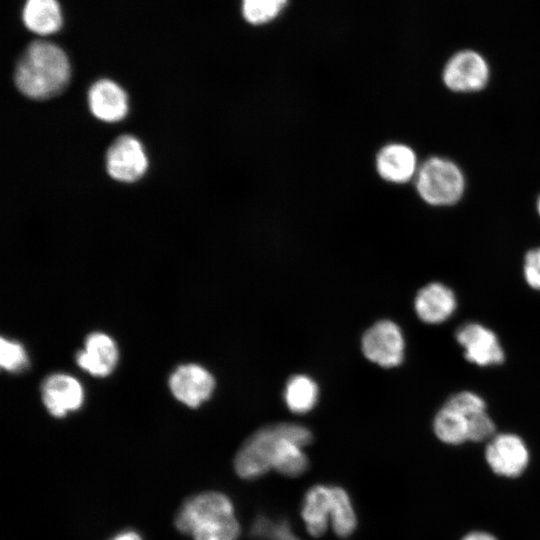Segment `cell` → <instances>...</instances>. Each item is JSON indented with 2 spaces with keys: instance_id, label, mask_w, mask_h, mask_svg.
Returning <instances> with one entry per match:
<instances>
[{
  "instance_id": "1",
  "label": "cell",
  "mask_w": 540,
  "mask_h": 540,
  "mask_svg": "<svg viewBox=\"0 0 540 540\" xmlns=\"http://www.w3.org/2000/svg\"><path fill=\"white\" fill-rule=\"evenodd\" d=\"M14 77L18 90L26 97L48 99L67 85L70 78L69 59L56 44L34 41L19 58Z\"/></svg>"
},
{
  "instance_id": "2",
  "label": "cell",
  "mask_w": 540,
  "mask_h": 540,
  "mask_svg": "<svg viewBox=\"0 0 540 540\" xmlns=\"http://www.w3.org/2000/svg\"><path fill=\"white\" fill-rule=\"evenodd\" d=\"M176 528L194 540H238L240 525L231 500L219 492L187 499L175 517Z\"/></svg>"
},
{
  "instance_id": "3",
  "label": "cell",
  "mask_w": 540,
  "mask_h": 540,
  "mask_svg": "<svg viewBox=\"0 0 540 540\" xmlns=\"http://www.w3.org/2000/svg\"><path fill=\"white\" fill-rule=\"evenodd\" d=\"M414 184L418 196L432 206L456 204L465 190V178L458 165L438 156L419 165Z\"/></svg>"
},
{
  "instance_id": "4",
  "label": "cell",
  "mask_w": 540,
  "mask_h": 540,
  "mask_svg": "<svg viewBox=\"0 0 540 540\" xmlns=\"http://www.w3.org/2000/svg\"><path fill=\"white\" fill-rule=\"evenodd\" d=\"M292 426L291 423L272 424L248 437L235 457L237 474L244 479H256L272 469L276 445Z\"/></svg>"
},
{
  "instance_id": "5",
  "label": "cell",
  "mask_w": 540,
  "mask_h": 540,
  "mask_svg": "<svg viewBox=\"0 0 540 540\" xmlns=\"http://www.w3.org/2000/svg\"><path fill=\"white\" fill-rule=\"evenodd\" d=\"M440 74L444 86L453 92H478L488 85L492 68L481 52L464 48L448 57Z\"/></svg>"
},
{
  "instance_id": "6",
  "label": "cell",
  "mask_w": 540,
  "mask_h": 540,
  "mask_svg": "<svg viewBox=\"0 0 540 540\" xmlns=\"http://www.w3.org/2000/svg\"><path fill=\"white\" fill-rule=\"evenodd\" d=\"M464 358L479 367L500 365L505 360L503 346L496 333L479 322L460 326L455 334Z\"/></svg>"
},
{
  "instance_id": "7",
  "label": "cell",
  "mask_w": 540,
  "mask_h": 540,
  "mask_svg": "<svg viewBox=\"0 0 540 540\" xmlns=\"http://www.w3.org/2000/svg\"><path fill=\"white\" fill-rule=\"evenodd\" d=\"M404 349L401 329L389 320L375 323L362 338V350L366 358L385 368L400 365Z\"/></svg>"
},
{
  "instance_id": "8",
  "label": "cell",
  "mask_w": 540,
  "mask_h": 540,
  "mask_svg": "<svg viewBox=\"0 0 540 540\" xmlns=\"http://www.w3.org/2000/svg\"><path fill=\"white\" fill-rule=\"evenodd\" d=\"M485 459L495 474L513 478L527 468L529 450L524 440L514 433L495 434L486 446Z\"/></svg>"
},
{
  "instance_id": "9",
  "label": "cell",
  "mask_w": 540,
  "mask_h": 540,
  "mask_svg": "<svg viewBox=\"0 0 540 540\" xmlns=\"http://www.w3.org/2000/svg\"><path fill=\"white\" fill-rule=\"evenodd\" d=\"M373 165L377 176L393 185H402L414 180L419 168L414 149L402 142H388L382 145L375 153Z\"/></svg>"
},
{
  "instance_id": "10",
  "label": "cell",
  "mask_w": 540,
  "mask_h": 540,
  "mask_svg": "<svg viewBox=\"0 0 540 540\" xmlns=\"http://www.w3.org/2000/svg\"><path fill=\"white\" fill-rule=\"evenodd\" d=\"M148 166L147 157L138 139L131 135L118 137L106 153L109 175L122 182L140 179Z\"/></svg>"
},
{
  "instance_id": "11",
  "label": "cell",
  "mask_w": 540,
  "mask_h": 540,
  "mask_svg": "<svg viewBox=\"0 0 540 540\" xmlns=\"http://www.w3.org/2000/svg\"><path fill=\"white\" fill-rule=\"evenodd\" d=\"M169 386L177 400L191 408H196L211 396L215 381L203 367L186 364L179 366L172 373Z\"/></svg>"
},
{
  "instance_id": "12",
  "label": "cell",
  "mask_w": 540,
  "mask_h": 540,
  "mask_svg": "<svg viewBox=\"0 0 540 540\" xmlns=\"http://www.w3.org/2000/svg\"><path fill=\"white\" fill-rule=\"evenodd\" d=\"M414 308L418 318L431 325L447 321L457 309L454 291L441 282H431L416 294Z\"/></svg>"
},
{
  "instance_id": "13",
  "label": "cell",
  "mask_w": 540,
  "mask_h": 540,
  "mask_svg": "<svg viewBox=\"0 0 540 540\" xmlns=\"http://www.w3.org/2000/svg\"><path fill=\"white\" fill-rule=\"evenodd\" d=\"M41 392L47 410L59 418L79 409L84 398L81 384L74 377L60 373L49 376Z\"/></svg>"
},
{
  "instance_id": "14",
  "label": "cell",
  "mask_w": 540,
  "mask_h": 540,
  "mask_svg": "<svg viewBox=\"0 0 540 540\" xmlns=\"http://www.w3.org/2000/svg\"><path fill=\"white\" fill-rule=\"evenodd\" d=\"M88 103L92 114L104 122L120 121L128 112L125 91L108 79H101L90 87Z\"/></svg>"
},
{
  "instance_id": "15",
  "label": "cell",
  "mask_w": 540,
  "mask_h": 540,
  "mask_svg": "<svg viewBox=\"0 0 540 540\" xmlns=\"http://www.w3.org/2000/svg\"><path fill=\"white\" fill-rule=\"evenodd\" d=\"M80 368L91 375L104 377L109 375L118 361V349L115 342L106 334L91 333L85 341V349L76 356Z\"/></svg>"
},
{
  "instance_id": "16",
  "label": "cell",
  "mask_w": 540,
  "mask_h": 540,
  "mask_svg": "<svg viewBox=\"0 0 540 540\" xmlns=\"http://www.w3.org/2000/svg\"><path fill=\"white\" fill-rule=\"evenodd\" d=\"M331 486L315 485L307 491L302 518L307 531L315 537L323 535L330 523Z\"/></svg>"
},
{
  "instance_id": "17",
  "label": "cell",
  "mask_w": 540,
  "mask_h": 540,
  "mask_svg": "<svg viewBox=\"0 0 540 540\" xmlns=\"http://www.w3.org/2000/svg\"><path fill=\"white\" fill-rule=\"evenodd\" d=\"M25 26L39 35L57 32L63 23V16L57 0H26L22 12Z\"/></svg>"
},
{
  "instance_id": "18",
  "label": "cell",
  "mask_w": 540,
  "mask_h": 540,
  "mask_svg": "<svg viewBox=\"0 0 540 540\" xmlns=\"http://www.w3.org/2000/svg\"><path fill=\"white\" fill-rule=\"evenodd\" d=\"M433 431L445 444L460 445L469 441L467 417L445 404L434 416Z\"/></svg>"
},
{
  "instance_id": "19",
  "label": "cell",
  "mask_w": 540,
  "mask_h": 540,
  "mask_svg": "<svg viewBox=\"0 0 540 540\" xmlns=\"http://www.w3.org/2000/svg\"><path fill=\"white\" fill-rule=\"evenodd\" d=\"M330 524L339 537L350 536L357 525L352 501L348 493L336 486H331Z\"/></svg>"
},
{
  "instance_id": "20",
  "label": "cell",
  "mask_w": 540,
  "mask_h": 540,
  "mask_svg": "<svg viewBox=\"0 0 540 540\" xmlns=\"http://www.w3.org/2000/svg\"><path fill=\"white\" fill-rule=\"evenodd\" d=\"M285 401L294 413L310 411L318 397V387L315 382L305 375L291 377L285 388Z\"/></svg>"
},
{
  "instance_id": "21",
  "label": "cell",
  "mask_w": 540,
  "mask_h": 540,
  "mask_svg": "<svg viewBox=\"0 0 540 540\" xmlns=\"http://www.w3.org/2000/svg\"><path fill=\"white\" fill-rule=\"evenodd\" d=\"M286 4L287 0H241V11L248 23L262 25L278 17Z\"/></svg>"
},
{
  "instance_id": "22",
  "label": "cell",
  "mask_w": 540,
  "mask_h": 540,
  "mask_svg": "<svg viewBox=\"0 0 540 540\" xmlns=\"http://www.w3.org/2000/svg\"><path fill=\"white\" fill-rule=\"evenodd\" d=\"M444 404L462 413L467 418L487 411L485 400L479 394L469 390L454 393L447 398Z\"/></svg>"
},
{
  "instance_id": "23",
  "label": "cell",
  "mask_w": 540,
  "mask_h": 540,
  "mask_svg": "<svg viewBox=\"0 0 540 540\" xmlns=\"http://www.w3.org/2000/svg\"><path fill=\"white\" fill-rule=\"evenodd\" d=\"M0 364L8 371H19L27 364L24 348L17 342L1 338Z\"/></svg>"
},
{
  "instance_id": "24",
  "label": "cell",
  "mask_w": 540,
  "mask_h": 540,
  "mask_svg": "<svg viewBox=\"0 0 540 540\" xmlns=\"http://www.w3.org/2000/svg\"><path fill=\"white\" fill-rule=\"evenodd\" d=\"M468 419V440L482 442L495 435L496 425L487 411L470 416Z\"/></svg>"
},
{
  "instance_id": "25",
  "label": "cell",
  "mask_w": 540,
  "mask_h": 540,
  "mask_svg": "<svg viewBox=\"0 0 540 540\" xmlns=\"http://www.w3.org/2000/svg\"><path fill=\"white\" fill-rule=\"evenodd\" d=\"M523 277L530 288L540 291V247L533 248L525 254Z\"/></svg>"
},
{
  "instance_id": "26",
  "label": "cell",
  "mask_w": 540,
  "mask_h": 540,
  "mask_svg": "<svg viewBox=\"0 0 540 540\" xmlns=\"http://www.w3.org/2000/svg\"><path fill=\"white\" fill-rule=\"evenodd\" d=\"M462 540H497L493 535L486 532H471L467 534Z\"/></svg>"
},
{
  "instance_id": "27",
  "label": "cell",
  "mask_w": 540,
  "mask_h": 540,
  "mask_svg": "<svg viewBox=\"0 0 540 540\" xmlns=\"http://www.w3.org/2000/svg\"><path fill=\"white\" fill-rule=\"evenodd\" d=\"M111 540H142V538L135 531H124L116 535Z\"/></svg>"
},
{
  "instance_id": "28",
  "label": "cell",
  "mask_w": 540,
  "mask_h": 540,
  "mask_svg": "<svg viewBox=\"0 0 540 540\" xmlns=\"http://www.w3.org/2000/svg\"><path fill=\"white\" fill-rule=\"evenodd\" d=\"M536 208H537V212H538V214L540 216V195H539V197L537 199Z\"/></svg>"
}]
</instances>
